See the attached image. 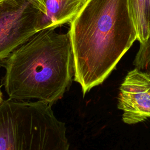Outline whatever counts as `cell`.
<instances>
[{
	"instance_id": "1",
	"label": "cell",
	"mask_w": 150,
	"mask_h": 150,
	"mask_svg": "<svg viewBox=\"0 0 150 150\" xmlns=\"http://www.w3.org/2000/svg\"><path fill=\"white\" fill-rule=\"evenodd\" d=\"M69 32L74 80L83 96L108 77L138 39L128 0H87Z\"/></svg>"
},
{
	"instance_id": "2",
	"label": "cell",
	"mask_w": 150,
	"mask_h": 150,
	"mask_svg": "<svg viewBox=\"0 0 150 150\" xmlns=\"http://www.w3.org/2000/svg\"><path fill=\"white\" fill-rule=\"evenodd\" d=\"M0 66L5 70L2 84L9 98L52 105L63 97L74 74L70 33L52 28L38 30L0 59Z\"/></svg>"
},
{
	"instance_id": "3",
	"label": "cell",
	"mask_w": 150,
	"mask_h": 150,
	"mask_svg": "<svg viewBox=\"0 0 150 150\" xmlns=\"http://www.w3.org/2000/svg\"><path fill=\"white\" fill-rule=\"evenodd\" d=\"M0 150H69L52 105L9 98L0 105Z\"/></svg>"
},
{
	"instance_id": "4",
	"label": "cell",
	"mask_w": 150,
	"mask_h": 150,
	"mask_svg": "<svg viewBox=\"0 0 150 150\" xmlns=\"http://www.w3.org/2000/svg\"><path fill=\"white\" fill-rule=\"evenodd\" d=\"M42 12L27 0L0 1V59L38 31Z\"/></svg>"
},
{
	"instance_id": "5",
	"label": "cell",
	"mask_w": 150,
	"mask_h": 150,
	"mask_svg": "<svg viewBox=\"0 0 150 150\" xmlns=\"http://www.w3.org/2000/svg\"><path fill=\"white\" fill-rule=\"evenodd\" d=\"M117 106L125 124L150 118V74L136 68L128 71L120 87Z\"/></svg>"
},
{
	"instance_id": "6",
	"label": "cell",
	"mask_w": 150,
	"mask_h": 150,
	"mask_svg": "<svg viewBox=\"0 0 150 150\" xmlns=\"http://www.w3.org/2000/svg\"><path fill=\"white\" fill-rule=\"evenodd\" d=\"M87 0H45V13L40 19L38 30L56 28L70 23Z\"/></svg>"
},
{
	"instance_id": "7",
	"label": "cell",
	"mask_w": 150,
	"mask_h": 150,
	"mask_svg": "<svg viewBox=\"0 0 150 150\" xmlns=\"http://www.w3.org/2000/svg\"><path fill=\"white\" fill-rule=\"evenodd\" d=\"M129 10L140 42L144 41L149 35L146 17L148 0H128Z\"/></svg>"
},
{
	"instance_id": "8",
	"label": "cell",
	"mask_w": 150,
	"mask_h": 150,
	"mask_svg": "<svg viewBox=\"0 0 150 150\" xmlns=\"http://www.w3.org/2000/svg\"><path fill=\"white\" fill-rule=\"evenodd\" d=\"M133 64L135 68L150 74V35L144 41L140 43Z\"/></svg>"
},
{
	"instance_id": "9",
	"label": "cell",
	"mask_w": 150,
	"mask_h": 150,
	"mask_svg": "<svg viewBox=\"0 0 150 150\" xmlns=\"http://www.w3.org/2000/svg\"><path fill=\"white\" fill-rule=\"evenodd\" d=\"M34 6L40 10L43 14L45 13V0H27Z\"/></svg>"
},
{
	"instance_id": "10",
	"label": "cell",
	"mask_w": 150,
	"mask_h": 150,
	"mask_svg": "<svg viewBox=\"0 0 150 150\" xmlns=\"http://www.w3.org/2000/svg\"><path fill=\"white\" fill-rule=\"evenodd\" d=\"M146 17H147V21L150 33V0H148L147 4V9H146ZM150 35V34H149Z\"/></svg>"
},
{
	"instance_id": "11",
	"label": "cell",
	"mask_w": 150,
	"mask_h": 150,
	"mask_svg": "<svg viewBox=\"0 0 150 150\" xmlns=\"http://www.w3.org/2000/svg\"><path fill=\"white\" fill-rule=\"evenodd\" d=\"M3 101H4V100H3V97H2V93L0 90V105L2 103Z\"/></svg>"
},
{
	"instance_id": "12",
	"label": "cell",
	"mask_w": 150,
	"mask_h": 150,
	"mask_svg": "<svg viewBox=\"0 0 150 150\" xmlns=\"http://www.w3.org/2000/svg\"><path fill=\"white\" fill-rule=\"evenodd\" d=\"M2 1V0H0V1Z\"/></svg>"
}]
</instances>
